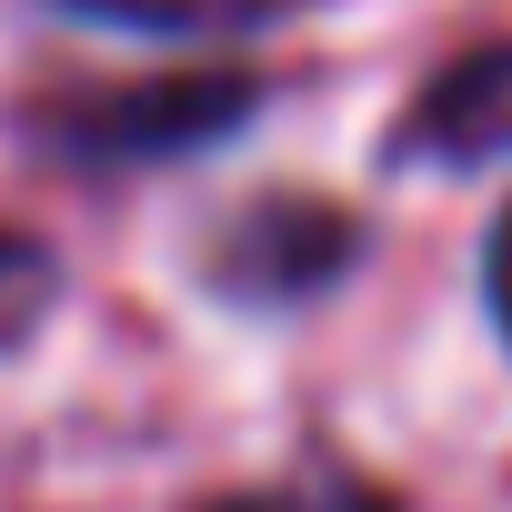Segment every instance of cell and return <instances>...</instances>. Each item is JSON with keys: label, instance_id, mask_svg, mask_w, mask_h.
Here are the masks:
<instances>
[{"label": "cell", "instance_id": "obj_1", "mask_svg": "<svg viewBox=\"0 0 512 512\" xmlns=\"http://www.w3.org/2000/svg\"><path fill=\"white\" fill-rule=\"evenodd\" d=\"M262 111V71L201 61V71H141V81H71L21 101V141L61 171H161L211 141H231Z\"/></svg>", "mask_w": 512, "mask_h": 512}, {"label": "cell", "instance_id": "obj_5", "mask_svg": "<svg viewBox=\"0 0 512 512\" xmlns=\"http://www.w3.org/2000/svg\"><path fill=\"white\" fill-rule=\"evenodd\" d=\"M61 302V251L31 231H0V352H21Z\"/></svg>", "mask_w": 512, "mask_h": 512}, {"label": "cell", "instance_id": "obj_7", "mask_svg": "<svg viewBox=\"0 0 512 512\" xmlns=\"http://www.w3.org/2000/svg\"><path fill=\"white\" fill-rule=\"evenodd\" d=\"M482 292H492V322H502V342H512V211L492 221V251H482Z\"/></svg>", "mask_w": 512, "mask_h": 512}, {"label": "cell", "instance_id": "obj_2", "mask_svg": "<svg viewBox=\"0 0 512 512\" xmlns=\"http://www.w3.org/2000/svg\"><path fill=\"white\" fill-rule=\"evenodd\" d=\"M352 262H362V221H352V211L272 191V201H251V211L221 231V251H211V282H221L231 302H251V312H282V302H312V292H332Z\"/></svg>", "mask_w": 512, "mask_h": 512}, {"label": "cell", "instance_id": "obj_6", "mask_svg": "<svg viewBox=\"0 0 512 512\" xmlns=\"http://www.w3.org/2000/svg\"><path fill=\"white\" fill-rule=\"evenodd\" d=\"M201 512H402L382 482L362 472H282V482H251V492H221Z\"/></svg>", "mask_w": 512, "mask_h": 512}, {"label": "cell", "instance_id": "obj_3", "mask_svg": "<svg viewBox=\"0 0 512 512\" xmlns=\"http://www.w3.org/2000/svg\"><path fill=\"white\" fill-rule=\"evenodd\" d=\"M382 161H392V171H452V181L512 161V41H482V51L442 61V71L402 101Z\"/></svg>", "mask_w": 512, "mask_h": 512}, {"label": "cell", "instance_id": "obj_4", "mask_svg": "<svg viewBox=\"0 0 512 512\" xmlns=\"http://www.w3.org/2000/svg\"><path fill=\"white\" fill-rule=\"evenodd\" d=\"M51 11L121 41H241L272 21V0H51Z\"/></svg>", "mask_w": 512, "mask_h": 512}]
</instances>
